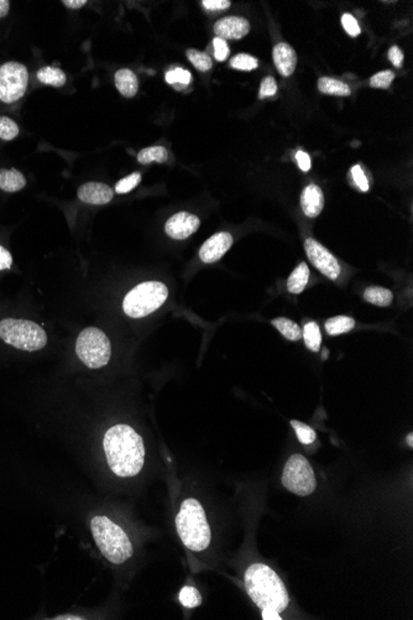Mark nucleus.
Segmentation results:
<instances>
[{"instance_id": "obj_27", "label": "nucleus", "mask_w": 413, "mask_h": 620, "mask_svg": "<svg viewBox=\"0 0 413 620\" xmlns=\"http://www.w3.org/2000/svg\"><path fill=\"white\" fill-rule=\"evenodd\" d=\"M166 81L168 85L176 86L181 90V88L190 85L191 81H192V75H191L190 71H187L185 68L177 67V68L167 71Z\"/></svg>"}, {"instance_id": "obj_34", "label": "nucleus", "mask_w": 413, "mask_h": 620, "mask_svg": "<svg viewBox=\"0 0 413 620\" xmlns=\"http://www.w3.org/2000/svg\"><path fill=\"white\" fill-rule=\"evenodd\" d=\"M395 73L392 71H381L379 73H375L370 78V86L372 88H382L386 90L391 86V83L394 82Z\"/></svg>"}, {"instance_id": "obj_41", "label": "nucleus", "mask_w": 413, "mask_h": 620, "mask_svg": "<svg viewBox=\"0 0 413 620\" xmlns=\"http://www.w3.org/2000/svg\"><path fill=\"white\" fill-rule=\"evenodd\" d=\"M389 60L392 63L395 67L402 66V63H404V53L401 51V48L399 46H392V48L389 50Z\"/></svg>"}, {"instance_id": "obj_6", "label": "nucleus", "mask_w": 413, "mask_h": 620, "mask_svg": "<svg viewBox=\"0 0 413 620\" xmlns=\"http://www.w3.org/2000/svg\"><path fill=\"white\" fill-rule=\"evenodd\" d=\"M168 296V289L160 282L139 284L123 301V310L132 319H143L160 309Z\"/></svg>"}, {"instance_id": "obj_22", "label": "nucleus", "mask_w": 413, "mask_h": 620, "mask_svg": "<svg viewBox=\"0 0 413 620\" xmlns=\"http://www.w3.org/2000/svg\"><path fill=\"white\" fill-rule=\"evenodd\" d=\"M38 80L46 86L62 87L66 83V75L60 68L46 66L38 70Z\"/></svg>"}, {"instance_id": "obj_12", "label": "nucleus", "mask_w": 413, "mask_h": 620, "mask_svg": "<svg viewBox=\"0 0 413 620\" xmlns=\"http://www.w3.org/2000/svg\"><path fill=\"white\" fill-rule=\"evenodd\" d=\"M233 245V237L228 232H219L207 239L200 247V258L205 264L218 262Z\"/></svg>"}, {"instance_id": "obj_13", "label": "nucleus", "mask_w": 413, "mask_h": 620, "mask_svg": "<svg viewBox=\"0 0 413 620\" xmlns=\"http://www.w3.org/2000/svg\"><path fill=\"white\" fill-rule=\"evenodd\" d=\"M250 31V23L240 16H227L218 20L214 25L217 38L223 40H239L247 36Z\"/></svg>"}, {"instance_id": "obj_4", "label": "nucleus", "mask_w": 413, "mask_h": 620, "mask_svg": "<svg viewBox=\"0 0 413 620\" xmlns=\"http://www.w3.org/2000/svg\"><path fill=\"white\" fill-rule=\"evenodd\" d=\"M176 528L187 549L200 552L208 547L212 539L207 516L200 501L188 498L181 504L176 516Z\"/></svg>"}, {"instance_id": "obj_24", "label": "nucleus", "mask_w": 413, "mask_h": 620, "mask_svg": "<svg viewBox=\"0 0 413 620\" xmlns=\"http://www.w3.org/2000/svg\"><path fill=\"white\" fill-rule=\"evenodd\" d=\"M355 327V321L348 316H336L326 322V331L329 336L348 333Z\"/></svg>"}, {"instance_id": "obj_42", "label": "nucleus", "mask_w": 413, "mask_h": 620, "mask_svg": "<svg viewBox=\"0 0 413 620\" xmlns=\"http://www.w3.org/2000/svg\"><path fill=\"white\" fill-rule=\"evenodd\" d=\"M296 160L299 163V166L304 172H307L311 170V158L307 153L304 151H297L296 154Z\"/></svg>"}, {"instance_id": "obj_38", "label": "nucleus", "mask_w": 413, "mask_h": 620, "mask_svg": "<svg viewBox=\"0 0 413 620\" xmlns=\"http://www.w3.org/2000/svg\"><path fill=\"white\" fill-rule=\"evenodd\" d=\"M342 24L344 30L347 31L352 38L359 36L361 33L360 26L358 24L355 18L352 14H343Z\"/></svg>"}, {"instance_id": "obj_15", "label": "nucleus", "mask_w": 413, "mask_h": 620, "mask_svg": "<svg viewBox=\"0 0 413 620\" xmlns=\"http://www.w3.org/2000/svg\"><path fill=\"white\" fill-rule=\"evenodd\" d=\"M272 58L277 71L284 77H290L297 66V53L294 48L286 43L276 45L272 51Z\"/></svg>"}, {"instance_id": "obj_14", "label": "nucleus", "mask_w": 413, "mask_h": 620, "mask_svg": "<svg viewBox=\"0 0 413 620\" xmlns=\"http://www.w3.org/2000/svg\"><path fill=\"white\" fill-rule=\"evenodd\" d=\"M78 198L88 205H107L113 200L114 192L102 182H87L78 188Z\"/></svg>"}, {"instance_id": "obj_25", "label": "nucleus", "mask_w": 413, "mask_h": 620, "mask_svg": "<svg viewBox=\"0 0 413 620\" xmlns=\"http://www.w3.org/2000/svg\"><path fill=\"white\" fill-rule=\"evenodd\" d=\"M168 159V151L163 146H151V148L143 149L138 154V161L143 165L151 163H166Z\"/></svg>"}, {"instance_id": "obj_32", "label": "nucleus", "mask_w": 413, "mask_h": 620, "mask_svg": "<svg viewBox=\"0 0 413 620\" xmlns=\"http://www.w3.org/2000/svg\"><path fill=\"white\" fill-rule=\"evenodd\" d=\"M19 127L9 117H0V139L10 141L19 135Z\"/></svg>"}, {"instance_id": "obj_39", "label": "nucleus", "mask_w": 413, "mask_h": 620, "mask_svg": "<svg viewBox=\"0 0 413 620\" xmlns=\"http://www.w3.org/2000/svg\"><path fill=\"white\" fill-rule=\"evenodd\" d=\"M230 4L232 3L229 0H203L202 1V5L209 11H220V10L228 9Z\"/></svg>"}, {"instance_id": "obj_43", "label": "nucleus", "mask_w": 413, "mask_h": 620, "mask_svg": "<svg viewBox=\"0 0 413 620\" xmlns=\"http://www.w3.org/2000/svg\"><path fill=\"white\" fill-rule=\"evenodd\" d=\"M262 619L265 620H281L280 613L279 611H275V609H271V608H265V609H262Z\"/></svg>"}, {"instance_id": "obj_33", "label": "nucleus", "mask_w": 413, "mask_h": 620, "mask_svg": "<svg viewBox=\"0 0 413 620\" xmlns=\"http://www.w3.org/2000/svg\"><path fill=\"white\" fill-rule=\"evenodd\" d=\"M140 181H141V175L139 172H133L132 175L124 177L120 181L117 182L115 192L117 193H128V192L133 191L135 187H138Z\"/></svg>"}, {"instance_id": "obj_35", "label": "nucleus", "mask_w": 413, "mask_h": 620, "mask_svg": "<svg viewBox=\"0 0 413 620\" xmlns=\"http://www.w3.org/2000/svg\"><path fill=\"white\" fill-rule=\"evenodd\" d=\"M276 93H277V83H276L275 78L271 76L265 77L262 81L259 98L265 100L267 97L275 96Z\"/></svg>"}, {"instance_id": "obj_17", "label": "nucleus", "mask_w": 413, "mask_h": 620, "mask_svg": "<svg viewBox=\"0 0 413 620\" xmlns=\"http://www.w3.org/2000/svg\"><path fill=\"white\" fill-rule=\"evenodd\" d=\"M115 87L122 96L133 98L139 90L138 77L128 68H122L115 73Z\"/></svg>"}, {"instance_id": "obj_21", "label": "nucleus", "mask_w": 413, "mask_h": 620, "mask_svg": "<svg viewBox=\"0 0 413 620\" xmlns=\"http://www.w3.org/2000/svg\"><path fill=\"white\" fill-rule=\"evenodd\" d=\"M364 299L371 305L387 307L392 304L394 294L385 287H370L364 292Z\"/></svg>"}, {"instance_id": "obj_2", "label": "nucleus", "mask_w": 413, "mask_h": 620, "mask_svg": "<svg viewBox=\"0 0 413 620\" xmlns=\"http://www.w3.org/2000/svg\"><path fill=\"white\" fill-rule=\"evenodd\" d=\"M247 593L259 608H271L279 613L290 606V597L279 574L264 563H252L244 576Z\"/></svg>"}, {"instance_id": "obj_18", "label": "nucleus", "mask_w": 413, "mask_h": 620, "mask_svg": "<svg viewBox=\"0 0 413 620\" xmlns=\"http://www.w3.org/2000/svg\"><path fill=\"white\" fill-rule=\"evenodd\" d=\"M26 186V178L23 172L16 169H1L0 170V191L15 193Z\"/></svg>"}, {"instance_id": "obj_40", "label": "nucleus", "mask_w": 413, "mask_h": 620, "mask_svg": "<svg viewBox=\"0 0 413 620\" xmlns=\"http://www.w3.org/2000/svg\"><path fill=\"white\" fill-rule=\"evenodd\" d=\"M13 267V257L8 249L0 244V272L10 270Z\"/></svg>"}, {"instance_id": "obj_7", "label": "nucleus", "mask_w": 413, "mask_h": 620, "mask_svg": "<svg viewBox=\"0 0 413 620\" xmlns=\"http://www.w3.org/2000/svg\"><path fill=\"white\" fill-rule=\"evenodd\" d=\"M76 353L90 369L105 367L112 357L109 338L97 327L83 329L77 338Z\"/></svg>"}, {"instance_id": "obj_28", "label": "nucleus", "mask_w": 413, "mask_h": 620, "mask_svg": "<svg viewBox=\"0 0 413 620\" xmlns=\"http://www.w3.org/2000/svg\"><path fill=\"white\" fill-rule=\"evenodd\" d=\"M187 58L190 60L191 63L200 72H207L213 67L212 58L208 53H200L198 50L191 48L187 51Z\"/></svg>"}, {"instance_id": "obj_3", "label": "nucleus", "mask_w": 413, "mask_h": 620, "mask_svg": "<svg viewBox=\"0 0 413 620\" xmlns=\"http://www.w3.org/2000/svg\"><path fill=\"white\" fill-rule=\"evenodd\" d=\"M90 531L97 547L113 565H122L134 554L132 540L122 526L105 515H95L90 520Z\"/></svg>"}, {"instance_id": "obj_1", "label": "nucleus", "mask_w": 413, "mask_h": 620, "mask_svg": "<svg viewBox=\"0 0 413 620\" xmlns=\"http://www.w3.org/2000/svg\"><path fill=\"white\" fill-rule=\"evenodd\" d=\"M107 463L119 478H133L145 463V446L141 436L128 424H119L107 429L103 437Z\"/></svg>"}, {"instance_id": "obj_46", "label": "nucleus", "mask_w": 413, "mask_h": 620, "mask_svg": "<svg viewBox=\"0 0 413 620\" xmlns=\"http://www.w3.org/2000/svg\"><path fill=\"white\" fill-rule=\"evenodd\" d=\"M53 619H60V620H62V619H70V620L76 619L77 620V619H83V618H82V616H70V614H65V616H56V618H53Z\"/></svg>"}, {"instance_id": "obj_11", "label": "nucleus", "mask_w": 413, "mask_h": 620, "mask_svg": "<svg viewBox=\"0 0 413 620\" xmlns=\"http://www.w3.org/2000/svg\"><path fill=\"white\" fill-rule=\"evenodd\" d=\"M200 220L197 215L188 212H178L167 220L165 225L167 235L176 240H183L191 237L200 228Z\"/></svg>"}, {"instance_id": "obj_8", "label": "nucleus", "mask_w": 413, "mask_h": 620, "mask_svg": "<svg viewBox=\"0 0 413 620\" xmlns=\"http://www.w3.org/2000/svg\"><path fill=\"white\" fill-rule=\"evenodd\" d=\"M282 484L296 496H311L317 487V479L309 459L302 454L291 456L282 473Z\"/></svg>"}, {"instance_id": "obj_45", "label": "nucleus", "mask_w": 413, "mask_h": 620, "mask_svg": "<svg viewBox=\"0 0 413 620\" xmlns=\"http://www.w3.org/2000/svg\"><path fill=\"white\" fill-rule=\"evenodd\" d=\"M9 9L10 1H8V0H0V19L8 15Z\"/></svg>"}, {"instance_id": "obj_29", "label": "nucleus", "mask_w": 413, "mask_h": 620, "mask_svg": "<svg viewBox=\"0 0 413 620\" xmlns=\"http://www.w3.org/2000/svg\"><path fill=\"white\" fill-rule=\"evenodd\" d=\"M178 599H180L181 604L185 608H197L202 603V596H200V591L197 588L191 587V586H186L181 589Z\"/></svg>"}, {"instance_id": "obj_36", "label": "nucleus", "mask_w": 413, "mask_h": 620, "mask_svg": "<svg viewBox=\"0 0 413 620\" xmlns=\"http://www.w3.org/2000/svg\"><path fill=\"white\" fill-rule=\"evenodd\" d=\"M350 173H352L353 180L355 182L356 186L359 187L361 192L369 191V182H368V178H366L365 173L363 171L360 165L353 166Z\"/></svg>"}, {"instance_id": "obj_44", "label": "nucleus", "mask_w": 413, "mask_h": 620, "mask_svg": "<svg viewBox=\"0 0 413 620\" xmlns=\"http://www.w3.org/2000/svg\"><path fill=\"white\" fill-rule=\"evenodd\" d=\"M62 4L66 5L70 9H80L87 4V0H63Z\"/></svg>"}, {"instance_id": "obj_30", "label": "nucleus", "mask_w": 413, "mask_h": 620, "mask_svg": "<svg viewBox=\"0 0 413 620\" xmlns=\"http://www.w3.org/2000/svg\"><path fill=\"white\" fill-rule=\"evenodd\" d=\"M291 426L295 429L296 434L299 437V441L302 444H312L317 439V434L314 432L312 427H309V424H304L301 421H291Z\"/></svg>"}, {"instance_id": "obj_19", "label": "nucleus", "mask_w": 413, "mask_h": 620, "mask_svg": "<svg viewBox=\"0 0 413 620\" xmlns=\"http://www.w3.org/2000/svg\"><path fill=\"white\" fill-rule=\"evenodd\" d=\"M309 269L306 262H301L299 267L292 272L287 280V289L291 294L299 295L304 292L309 284Z\"/></svg>"}, {"instance_id": "obj_9", "label": "nucleus", "mask_w": 413, "mask_h": 620, "mask_svg": "<svg viewBox=\"0 0 413 620\" xmlns=\"http://www.w3.org/2000/svg\"><path fill=\"white\" fill-rule=\"evenodd\" d=\"M29 73L23 63H5L0 66V100L10 105L23 98L28 88Z\"/></svg>"}, {"instance_id": "obj_26", "label": "nucleus", "mask_w": 413, "mask_h": 620, "mask_svg": "<svg viewBox=\"0 0 413 620\" xmlns=\"http://www.w3.org/2000/svg\"><path fill=\"white\" fill-rule=\"evenodd\" d=\"M304 343L312 352H318L322 344V334L319 326L316 322H309L302 331Z\"/></svg>"}, {"instance_id": "obj_5", "label": "nucleus", "mask_w": 413, "mask_h": 620, "mask_svg": "<svg viewBox=\"0 0 413 620\" xmlns=\"http://www.w3.org/2000/svg\"><path fill=\"white\" fill-rule=\"evenodd\" d=\"M0 341L23 352H38L46 347L48 338L41 326L26 319L5 317L0 320Z\"/></svg>"}, {"instance_id": "obj_20", "label": "nucleus", "mask_w": 413, "mask_h": 620, "mask_svg": "<svg viewBox=\"0 0 413 620\" xmlns=\"http://www.w3.org/2000/svg\"><path fill=\"white\" fill-rule=\"evenodd\" d=\"M318 90L328 96L348 97L352 93L347 83L331 77L319 78Z\"/></svg>"}, {"instance_id": "obj_10", "label": "nucleus", "mask_w": 413, "mask_h": 620, "mask_svg": "<svg viewBox=\"0 0 413 620\" xmlns=\"http://www.w3.org/2000/svg\"><path fill=\"white\" fill-rule=\"evenodd\" d=\"M304 249L309 262L313 264L316 269H318L324 277H327L333 282L338 280V277H340L342 269L336 257L326 247L318 243L316 239L307 238L304 242Z\"/></svg>"}, {"instance_id": "obj_37", "label": "nucleus", "mask_w": 413, "mask_h": 620, "mask_svg": "<svg viewBox=\"0 0 413 620\" xmlns=\"http://www.w3.org/2000/svg\"><path fill=\"white\" fill-rule=\"evenodd\" d=\"M213 48H214V56L215 58L220 61V63H223L227 60V58L229 56V46L228 43L225 40L220 38H213Z\"/></svg>"}, {"instance_id": "obj_31", "label": "nucleus", "mask_w": 413, "mask_h": 620, "mask_svg": "<svg viewBox=\"0 0 413 620\" xmlns=\"http://www.w3.org/2000/svg\"><path fill=\"white\" fill-rule=\"evenodd\" d=\"M230 66L240 71H252L259 66V61L247 53H239L230 60Z\"/></svg>"}, {"instance_id": "obj_47", "label": "nucleus", "mask_w": 413, "mask_h": 620, "mask_svg": "<svg viewBox=\"0 0 413 620\" xmlns=\"http://www.w3.org/2000/svg\"><path fill=\"white\" fill-rule=\"evenodd\" d=\"M407 444H409V447H413V434H409L407 436Z\"/></svg>"}, {"instance_id": "obj_16", "label": "nucleus", "mask_w": 413, "mask_h": 620, "mask_svg": "<svg viewBox=\"0 0 413 620\" xmlns=\"http://www.w3.org/2000/svg\"><path fill=\"white\" fill-rule=\"evenodd\" d=\"M301 207L304 215L309 218H317L323 210V192L317 185H309L301 195Z\"/></svg>"}, {"instance_id": "obj_23", "label": "nucleus", "mask_w": 413, "mask_h": 620, "mask_svg": "<svg viewBox=\"0 0 413 620\" xmlns=\"http://www.w3.org/2000/svg\"><path fill=\"white\" fill-rule=\"evenodd\" d=\"M271 324L289 341L295 342V341L302 338V329L294 321L285 319V317H279V319L271 321Z\"/></svg>"}]
</instances>
